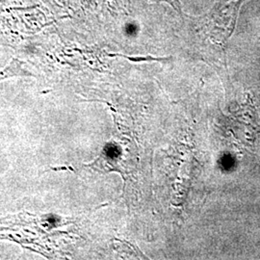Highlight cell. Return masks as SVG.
<instances>
[{
    "label": "cell",
    "instance_id": "cell-2",
    "mask_svg": "<svg viewBox=\"0 0 260 260\" xmlns=\"http://www.w3.org/2000/svg\"><path fill=\"white\" fill-rule=\"evenodd\" d=\"M245 0H217L212 9L201 20L207 34L216 41L232 36L242 3Z\"/></svg>",
    "mask_w": 260,
    "mask_h": 260
},
{
    "label": "cell",
    "instance_id": "cell-3",
    "mask_svg": "<svg viewBox=\"0 0 260 260\" xmlns=\"http://www.w3.org/2000/svg\"><path fill=\"white\" fill-rule=\"evenodd\" d=\"M60 5L69 11L80 12L95 8L94 0H58Z\"/></svg>",
    "mask_w": 260,
    "mask_h": 260
},
{
    "label": "cell",
    "instance_id": "cell-6",
    "mask_svg": "<svg viewBox=\"0 0 260 260\" xmlns=\"http://www.w3.org/2000/svg\"><path fill=\"white\" fill-rule=\"evenodd\" d=\"M152 1L167 3L170 6H172L175 11H177L178 14H181V4L179 0H152Z\"/></svg>",
    "mask_w": 260,
    "mask_h": 260
},
{
    "label": "cell",
    "instance_id": "cell-1",
    "mask_svg": "<svg viewBox=\"0 0 260 260\" xmlns=\"http://www.w3.org/2000/svg\"><path fill=\"white\" fill-rule=\"evenodd\" d=\"M54 22L55 19L38 4L0 7V42H19Z\"/></svg>",
    "mask_w": 260,
    "mask_h": 260
},
{
    "label": "cell",
    "instance_id": "cell-5",
    "mask_svg": "<svg viewBox=\"0 0 260 260\" xmlns=\"http://www.w3.org/2000/svg\"><path fill=\"white\" fill-rule=\"evenodd\" d=\"M34 4L33 0H0V7L13 5H29Z\"/></svg>",
    "mask_w": 260,
    "mask_h": 260
},
{
    "label": "cell",
    "instance_id": "cell-4",
    "mask_svg": "<svg viewBox=\"0 0 260 260\" xmlns=\"http://www.w3.org/2000/svg\"><path fill=\"white\" fill-rule=\"evenodd\" d=\"M128 3L129 0H103L104 7L113 15L124 12Z\"/></svg>",
    "mask_w": 260,
    "mask_h": 260
}]
</instances>
